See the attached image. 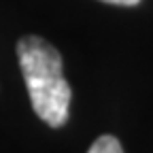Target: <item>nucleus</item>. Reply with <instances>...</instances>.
<instances>
[{
  "mask_svg": "<svg viewBox=\"0 0 153 153\" xmlns=\"http://www.w3.org/2000/svg\"><path fill=\"white\" fill-rule=\"evenodd\" d=\"M17 60L36 115L51 128L64 126L70 106V85L64 76L60 51L41 36H24L17 43Z\"/></svg>",
  "mask_w": 153,
  "mask_h": 153,
  "instance_id": "f257e3e1",
  "label": "nucleus"
},
{
  "mask_svg": "<svg viewBox=\"0 0 153 153\" xmlns=\"http://www.w3.org/2000/svg\"><path fill=\"white\" fill-rule=\"evenodd\" d=\"M87 153H123V149H121V145H119L117 138H115V136H108V134H106V136L96 138Z\"/></svg>",
  "mask_w": 153,
  "mask_h": 153,
  "instance_id": "f03ea898",
  "label": "nucleus"
},
{
  "mask_svg": "<svg viewBox=\"0 0 153 153\" xmlns=\"http://www.w3.org/2000/svg\"><path fill=\"white\" fill-rule=\"evenodd\" d=\"M102 2H108V4H119V7H134V4H138L140 0H102Z\"/></svg>",
  "mask_w": 153,
  "mask_h": 153,
  "instance_id": "7ed1b4c3",
  "label": "nucleus"
}]
</instances>
